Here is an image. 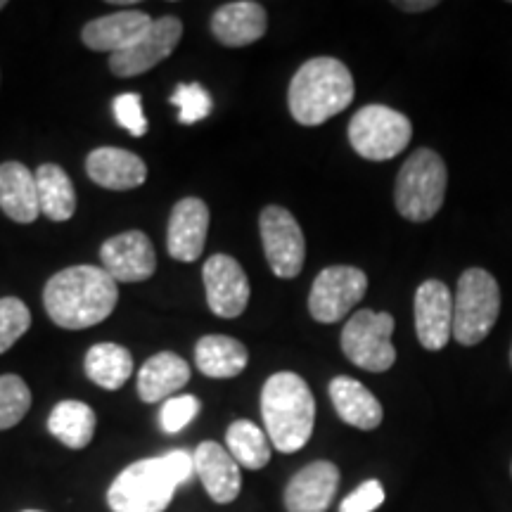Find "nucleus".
Returning a JSON list of instances; mask_svg holds the SVG:
<instances>
[{"label": "nucleus", "instance_id": "423d86ee", "mask_svg": "<svg viewBox=\"0 0 512 512\" xmlns=\"http://www.w3.org/2000/svg\"><path fill=\"white\" fill-rule=\"evenodd\" d=\"M501 313V287L484 268H467L460 275L453 299V337L465 347L489 335Z\"/></svg>", "mask_w": 512, "mask_h": 512}, {"label": "nucleus", "instance_id": "393cba45", "mask_svg": "<svg viewBox=\"0 0 512 512\" xmlns=\"http://www.w3.org/2000/svg\"><path fill=\"white\" fill-rule=\"evenodd\" d=\"M36 188L41 214L50 221H69L76 211V192L72 178L57 164H41L36 169Z\"/></svg>", "mask_w": 512, "mask_h": 512}, {"label": "nucleus", "instance_id": "1a4fd4ad", "mask_svg": "<svg viewBox=\"0 0 512 512\" xmlns=\"http://www.w3.org/2000/svg\"><path fill=\"white\" fill-rule=\"evenodd\" d=\"M368 275L354 266H330L313 280L309 311L313 320L332 325L339 323L366 297Z\"/></svg>", "mask_w": 512, "mask_h": 512}, {"label": "nucleus", "instance_id": "a878e982", "mask_svg": "<svg viewBox=\"0 0 512 512\" xmlns=\"http://www.w3.org/2000/svg\"><path fill=\"white\" fill-rule=\"evenodd\" d=\"M93 408L83 401H60L48 418V432L67 448H86L95 434Z\"/></svg>", "mask_w": 512, "mask_h": 512}, {"label": "nucleus", "instance_id": "4468645a", "mask_svg": "<svg viewBox=\"0 0 512 512\" xmlns=\"http://www.w3.org/2000/svg\"><path fill=\"white\" fill-rule=\"evenodd\" d=\"M415 332L427 351H439L453 335V297L441 280H425L415 292Z\"/></svg>", "mask_w": 512, "mask_h": 512}, {"label": "nucleus", "instance_id": "c756f323", "mask_svg": "<svg viewBox=\"0 0 512 512\" xmlns=\"http://www.w3.org/2000/svg\"><path fill=\"white\" fill-rule=\"evenodd\" d=\"M171 105L178 107V121L181 124H195V121L207 119L214 110V100L202 83H181L169 98Z\"/></svg>", "mask_w": 512, "mask_h": 512}, {"label": "nucleus", "instance_id": "5701e85b", "mask_svg": "<svg viewBox=\"0 0 512 512\" xmlns=\"http://www.w3.org/2000/svg\"><path fill=\"white\" fill-rule=\"evenodd\" d=\"M190 382V366L181 356L162 351L147 358L145 366L138 370V396L145 403H157L169 399L178 389Z\"/></svg>", "mask_w": 512, "mask_h": 512}, {"label": "nucleus", "instance_id": "f257e3e1", "mask_svg": "<svg viewBox=\"0 0 512 512\" xmlns=\"http://www.w3.org/2000/svg\"><path fill=\"white\" fill-rule=\"evenodd\" d=\"M117 302V283L98 266L64 268L48 280L43 290L50 320L64 330L93 328L112 316Z\"/></svg>", "mask_w": 512, "mask_h": 512}, {"label": "nucleus", "instance_id": "4be33fe9", "mask_svg": "<svg viewBox=\"0 0 512 512\" xmlns=\"http://www.w3.org/2000/svg\"><path fill=\"white\" fill-rule=\"evenodd\" d=\"M0 209L15 223H34L41 216L36 176L24 164H0Z\"/></svg>", "mask_w": 512, "mask_h": 512}, {"label": "nucleus", "instance_id": "6e6552de", "mask_svg": "<svg viewBox=\"0 0 512 512\" xmlns=\"http://www.w3.org/2000/svg\"><path fill=\"white\" fill-rule=\"evenodd\" d=\"M392 313H375L363 309L347 320L342 330V351L351 363L370 373H384L396 363L392 344Z\"/></svg>", "mask_w": 512, "mask_h": 512}, {"label": "nucleus", "instance_id": "6ab92c4d", "mask_svg": "<svg viewBox=\"0 0 512 512\" xmlns=\"http://www.w3.org/2000/svg\"><path fill=\"white\" fill-rule=\"evenodd\" d=\"M268 17L261 3L235 0L221 5L211 17V34L228 48H242L266 36Z\"/></svg>", "mask_w": 512, "mask_h": 512}, {"label": "nucleus", "instance_id": "2f4dec72", "mask_svg": "<svg viewBox=\"0 0 512 512\" xmlns=\"http://www.w3.org/2000/svg\"><path fill=\"white\" fill-rule=\"evenodd\" d=\"M202 403L197 396L183 394V396H171L164 401L162 411H159V425L166 434H176L185 430L192 420L200 413Z\"/></svg>", "mask_w": 512, "mask_h": 512}, {"label": "nucleus", "instance_id": "bb28decb", "mask_svg": "<svg viewBox=\"0 0 512 512\" xmlns=\"http://www.w3.org/2000/svg\"><path fill=\"white\" fill-rule=\"evenodd\" d=\"M133 373V356L131 351L119 347V344L102 342L88 349L86 354V375L88 380L107 389V392H117L126 384Z\"/></svg>", "mask_w": 512, "mask_h": 512}, {"label": "nucleus", "instance_id": "a211bd4d", "mask_svg": "<svg viewBox=\"0 0 512 512\" xmlns=\"http://www.w3.org/2000/svg\"><path fill=\"white\" fill-rule=\"evenodd\" d=\"M155 19L143 10H121L88 22L81 31L83 43L95 53H121L138 41Z\"/></svg>", "mask_w": 512, "mask_h": 512}, {"label": "nucleus", "instance_id": "c85d7f7f", "mask_svg": "<svg viewBox=\"0 0 512 512\" xmlns=\"http://www.w3.org/2000/svg\"><path fill=\"white\" fill-rule=\"evenodd\" d=\"M31 408V389L19 375H0V432L19 425Z\"/></svg>", "mask_w": 512, "mask_h": 512}, {"label": "nucleus", "instance_id": "4c0bfd02", "mask_svg": "<svg viewBox=\"0 0 512 512\" xmlns=\"http://www.w3.org/2000/svg\"><path fill=\"white\" fill-rule=\"evenodd\" d=\"M24 512H41V510H24Z\"/></svg>", "mask_w": 512, "mask_h": 512}, {"label": "nucleus", "instance_id": "f3484780", "mask_svg": "<svg viewBox=\"0 0 512 512\" xmlns=\"http://www.w3.org/2000/svg\"><path fill=\"white\" fill-rule=\"evenodd\" d=\"M192 460H195V472L202 479L211 501L226 505L240 496V465L238 460L230 456L226 446L216 444V441H202L192 453Z\"/></svg>", "mask_w": 512, "mask_h": 512}, {"label": "nucleus", "instance_id": "20e7f679", "mask_svg": "<svg viewBox=\"0 0 512 512\" xmlns=\"http://www.w3.org/2000/svg\"><path fill=\"white\" fill-rule=\"evenodd\" d=\"M266 434L280 453H297L309 444L316 422V401L297 373H275L261 392Z\"/></svg>", "mask_w": 512, "mask_h": 512}, {"label": "nucleus", "instance_id": "f03ea898", "mask_svg": "<svg viewBox=\"0 0 512 512\" xmlns=\"http://www.w3.org/2000/svg\"><path fill=\"white\" fill-rule=\"evenodd\" d=\"M192 472L195 460L181 448L166 456L138 460L119 472L107 491V503L112 512H164Z\"/></svg>", "mask_w": 512, "mask_h": 512}, {"label": "nucleus", "instance_id": "c9c22d12", "mask_svg": "<svg viewBox=\"0 0 512 512\" xmlns=\"http://www.w3.org/2000/svg\"><path fill=\"white\" fill-rule=\"evenodd\" d=\"M8 8V3H5V0H0V10H5Z\"/></svg>", "mask_w": 512, "mask_h": 512}, {"label": "nucleus", "instance_id": "7c9ffc66", "mask_svg": "<svg viewBox=\"0 0 512 512\" xmlns=\"http://www.w3.org/2000/svg\"><path fill=\"white\" fill-rule=\"evenodd\" d=\"M31 328V313L27 304L17 297L0 299V354L10 351L17 339Z\"/></svg>", "mask_w": 512, "mask_h": 512}, {"label": "nucleus", "instance_id": "cd10ccee", "mask_svg": "<svg viewBox=\"0 0 512 512\" xmlns=\"http://www.w3.org/2000/svg\"><path fill=\"white\" fill-rule=\"evenodd\" d=\"M271 439L252 420H235L226 432V448L238 465L247 470H261L271 463Z\"/></svg>", "mask_w": 512, "mask_h": 512}, {"label": "nucleus", "instance_id": "72a5a7b5", "mask_svg": "<svg viewBox=\"0 0 512 512\" xmlns=\"http://www.w3.org/2000/svg\"><path fill=\"white\" fill-rule=\"evenodd\" d=\"M384 503V489L377 479H368L339 503V512H375Z\"/></svg>", "mask_w": 512, "mask_h": 512}, {"label": "nucleus", "instance_id": "39448f33", "mask_svg": "<svg viewBox=\"0 0 512 512\" xmlns=\"http://www.w3.org/2000/svg\"><path fill=\"white\" fill-rule=\"evenodd\" d=\"M446 185L448 171L444 159L430 147H420L408 157V162L401 166L399 176H396V209L408 221H430L444 207Z\"/></svg>", "mask_w": 512, "mask_h": 512}, {"label": "nucleus", "instance_id": "f704fd0d", "mask_svg": "<svg viewBox=\"0 0 512 512\" xmlns=\"http://www.w3.org/2000/svg\"><path fill=\"white\" fill-rule=\"evenodd\" d=\"M437 0H401V3H396V8L406 10V12H425V10H432L437 8Z\"/></svg>", "mask_w": 512, "mask_h": 512}, {"label": "nucleus", "instance_id": "e433bc0d", "mask_svg": "<svg viewBox=\"0 0 512 512\" xmlns=\"http://www.w3.org/2000/svg\"><path fill=\"white\" fill-rule=\"evenodd\" d=\"M510 366H512V347H510Z\"/></svg>", "mask_w": 512, "mask_h": 512}, {"label": "nucleus", "instance_id": "2eb2a0df", "mask_svg": "<svg viewBox=\"0 0 512 512\" xmlns=\"http://www.w3.org/2000/svg\"><path fill=\"white\" fill-rule=\"evenodd\" d=\"M209 207L197 197H185L171 209L169 230H166V247L176 261L192 264L197 261L207 245Z\"/></svg>", "mask_w": 512, "mask_h": 512}, {"label": "nucleus", "instance_id": "b1692460", "mask_svg": "<svg viewBox=\"0 0 512 512\" xmlns=\"http://www.w3.org/2000/svg\"><path fill=\"white\" fill-rule=\"evenodd\" d=\"M249 351L242 342L226 335H207L195 347V366L214 380H230L247 368Z\"/></svg>", "mask_w": 512, "mask_h": 512}, {"label": "nucleus", "instance_id": "412c9836", "mask_svg": "<svg viewBox=\"0 0 512 512\" xmlns=\"http://www.w3.org/2000/svg\"><path fill=\"white\" fill-rule=\"evenodd\" d=\"M330 399L339 418L356 430H375L384 418L382 403L354 377L339 375L330 382Z\"/></svg>", "mask_w": 512, "mask_h": 512}, {"label": "nucleus", "instance_id": "7ed1b4c3", "mask_svg": "<svg viewBox=\"0 0 512 512\" xmlns=\"http://www.w3.org/2000/svg\"><path fill=\"white\" fill-rule=\"evenodd\" d=\"M354 76L335 57H313L292 76L290 114L302 126H320L344 112L354 100Z\"/></svg>", "mask_w": 512, "mask_h": 512}, {"label": "nucleus", "instance_id": "f8f14e48", "mask_svg": "<svg viewBox=\"0 0 512 512\" xmlns=\"http://www.w3.org/2000/svg\"><path fill=\"white\" fill-rule=\"evenodd\" d=\"M204 290H207V304L214 316L238 318L245 313L249 304V278L238 261L228 254L209 256L202 271Z\"/></svg>", "mask_w": 512, "mask_h": 512}, {"label": "nucleus", "instance_id": "0eeeda50", "mask_svg": "<svg viewBox=\"0 0 512 512\" xmlns=\"http://www.w3.org/2000/svg\"><path fill=\"white\" fill-rule=\"evenodd\" d=\"M413 138L411 119L384 105H366L349 121V143L363 159L387 162L406 150Z\"/></svg>", "mask_w": 512, "mask_h": 512}, {"label": "nucleus", "instance_id": "473e14b6", "mask_svg": "<svg viewBox=\"0 0 512 512\" xmlns=\"http://www.w3.org/2000/svg\"><path fill=\"white\" fill-rule=\"evenodd\" d=\"M112 112L114 119L121 128H126L131 136L143 138L147 131H150V124H147L143 114V98L138 93H121L112 100Z\"/></svg>", "mask_w": 512, "mask_h": 512}, {"label": "nucleus", "instance_id": "aec40b11", "mask_svg": "<svg viewBox=\"0 0 512 512\" xmlns=\"http://www.w3.org/2000/svg\"><path fill=\"white\" fill-rule=\"evenodd\" d=\"M86 174L93 183L107 190L140 188L147 178L143 159L121 147H98L86 159Z\"/></svg>", "mask_w": 512, "mask_h": 512}, {"label": "nucleus", "instance_id": "ddd939ff", "mask_svg": "<svg viewBox=\"0 0 512 512\" xmlns=\"http://www.w3.org/2000/svg\"><path fill=\"white\" fill-rule=\"evenodd\" d=\"M100 261L114 283H143L157 271L155 245L140 230H128L107 240L100 247Z\"/></svg>", "mask_w": 512, "mask_h": 512}, {"label": "nucleus", "instance_id": "9b49d317", "mask_svg": "<svg viewBox=\"0 0 512 512\" xmlns=\"http://www.w3.org/2000/svg\"><path fill=\"white\" fill-rule=\"evenodd\" d=\"M183 36V22L174 15L159 17L152 22V27L138 38L133 46H128L121 53L110 57V69L114 76L131 79L157 67L159 62L166 60Z\"/></svg>", "mask_w": 512, "mask_h": 512}, {"label": "nucleus", "instance_id": "dca6fc26", "mask_svg": "<svg viewBox=\"0 0 512 512\" xmlns=\"http://www.w3.org/2000/svg\"><path fill=\"white\" fill-rule=\"evenodd\" d=\"M339 486V470L330 460L309 463L285 489L287 512H328Z\"/></svg>", "mask_w": 512, "mask_h": 512}, {"label": "nucleus", "instance_id": "9d476101", "mask_svg": "<svg viewBox=\"0 0 512 512\" xmlns=\"http://www.w3.org/2000/svg\"><path fill=\"white\" fill-rule=\"evenodd\" d=\"M259 230L271 271L285 280L297 278L306 259V240L297 219L285 207L271 204L261 211Z\"/></svg>", "mask_w": 512, "mask_h": 512}]
</instances>
